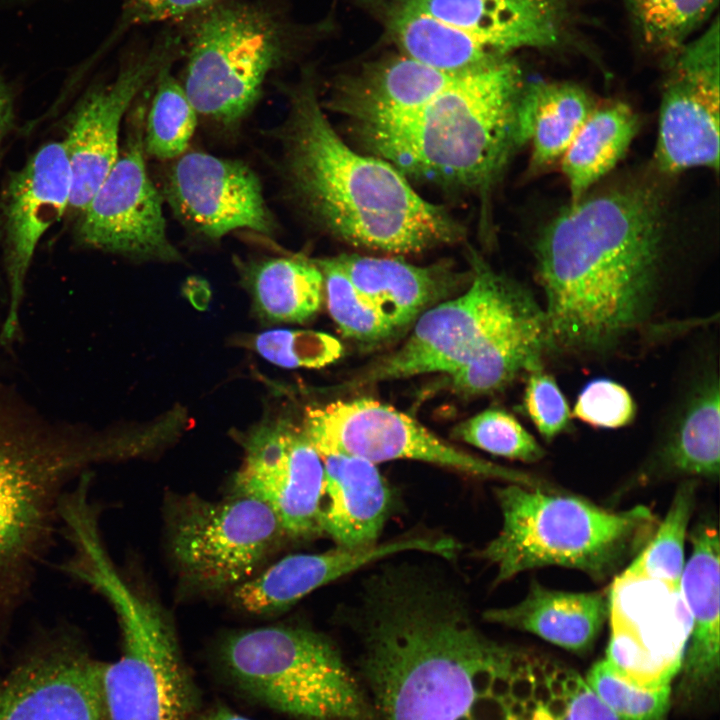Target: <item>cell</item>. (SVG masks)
<instances>
[{
	"mask_svg": "<svg viewBox=\"0 0 720 720\" xmlns=\"http://www.w3.org/2000/svg\"><path fill=\"white\" fill-rule=\"evenodd\" d=\"M523 705L525 711L531 713H535L541 707L533 698L524 701Z\"/></svg>",
	"mask_w": 720,
	"mask_h": 720,
	"instance_id": "f5cc1de1",
	"label": "cell"
},
{
	"mask_svg": "<svg viewBox=\"0 0 720 720\" xmlns=\"http://www.w3.org/2000/svg\"><path fill=\"white\" fill-rule=\"evenodd\" d=\"M531 698H533L541 707L545 708L548 702L552 699V694L547 681L534 684Z\"/></svg>",
	"mask_w": 720,
	"mask_h": 720,
	"instance_id": "7dc6e473",
	"label": "cell"
},
{
	"mask_svg": "<svg viewBox=\"0 0 720 720\" xmlns=\"http://www.w3.org/2000/svg\"><path fill=\"white\" fill-rule=\"evenodd\" d=\"M171 68L165 67L156 78L144 120L145 152L158 160H173L185 153L197 125L198 114Z\"/></svg>",
	"mask_w": 720,
	"mask_h": 720,
	"instance_id": "d6a6232c",
	"label": "cell"
},
{
	"mask_svg": "<svg viewBox=\"0 0 720 720\" xmlns=\"http://www.w3.org/2000/svg\"><path fill=\"white\" fill-rule=\"evenodd\" d=\"M719 21L689 40L668 62L662 87L655 162L676 174L719 168Z\"/></svg>",
	"mask_w": 720,
	"mask_h": 720,
	"instance_id": "e0dca14e",
	"label": "cell"
},
{
	"mask_svg": "<svg viewBox=\"0 0 720 720\" xmlns=\"http://www.w3.org/2000/svg\"><path fill=\"white\" fill-rule=\"evenodd\" d=\"M181 21L180 83L197 114L227 131L254 109L268 77L329 25L297 23L272 0H213Z\"/></svg>",
	"mask_w": 720,
	"mask_h": 720,
	"instance_id": "8992f818",
	"label": "cell"
},
{
	"mask_svg": "<svg viewBox=\"0 0 720 720\" xmlns=\"http://www.w3.org/2000/svg\"><path fill=\"white\" fill-rule=\"evenodd\" d=\"M67 574L106 599L120 625L121 656L101 668L107 720H193L196 690L160 606L124 579L101 540L78 548Z\"/></svg>",
	"mask_w": 720,
	"mask_h": 720,
	"instance_id": "9c48e42d",
	"label": "cell"
},
{
	"mask_svg": "<svg viewBox=\"0 0 720 720\" xmlns=\"http://www.w3.org/2000/svg\"><path fill=\"white\" fill-rule=\"evenodd\" d=\"M470 261L469 288L426 310L403 345L370 367L359 383L428 373L451 376L502 336L547 322L544 308L521 284L475 253Z\"/></svg>",
	"mask_w": 720,
	"mask_h": 720,
	"instance_id": "8fae6325",
	"label": "cell"
},
{
	"mask_svg": "<svg viewBox=\"0 0 720 720\" xmlns=\"http://www.w3.org/2000/svg\"><path fill=\"white\" fill-rule=\"evenodd\" d=\"M694 500V484H682L655 536L622 575L658 580L680 587L684 569V541Z\"/></svg>",
	"mask_w": 720,
	"mask_h": 720,
	"instance_id": "836d02e7",
	"label": "cell"
},
{
	"mask_svg": "<svg viewBox=\"0 0 720 720\" xmlns=\"http://www.w3.org/2000/svg\"><path fill=\"white\" fill-rule=\"evenodd\" d=\"M120 457L118 431L50 421L0 388V631L29 592L71 483Z\"/></svg>",
	"mask_w": 720,
	"mask_h": 720,
	"instance_id": "5b68a950",
	"label": "cell"
},
{
	"mask_svg": "<svg viewBox=\"0 0 720 720\" xmlns=\"http://www.w3.org/2000/svg\"><path fill=\"white\" fill-rule=\"evenodd\" d=\"M571 673L572 671L558 668L553 678L563 683L571 675Z\"/></svg>",
	"mask_w": 720,
	"mask_h": 720,
	"instance_id": "db71d44e",
	"label": "cell"
},
{
	"mask_svg": "<svg viewBox=\"0 0 720 720\" xmlns=\"http://www.w3.org/2000/svg\"><path fill=\"white\" fill-rule=\"evenodd\" d=\"M720 390L718 376L702 379L690 394L664 455L681 473L717 478L720 459Z\"/></svg>",
	"mask_w": 720,
	"mask_h": 720,
	"instance_id": "4dcf8cb0",
	"label": "cell"
},
{
	"mask_svg": "<svg viewBox=\"0 0 720 720\" xmlns=\"http://www.w3.org/2000/svg\"><path fill=\"white\" fill-rule=\"evenodd\" d=\"M524 86L520 66L506 57L462 72L411 114L355 134L369 154L407 179L483 196L521 147L518 111Z\"/></svg>",
	"mask_w": 720,
	"mask_h": 720,
	"instance_id": "277c9868",
	"label": "cell"
},
{
	"mask_svg": "<svg viewBox=\"0 0 720 720\" xmlns=\"http://www.w3.org/2000/svg\"><path fill=\"white\" fill-rule=\"evenodd\" d=\"M242 445L234 494L266 504L289 538L321 535L323 459L303 429L287 418H266L248 431Z\"/></svg>",
	"mask_w": 720,
	"mask_h": 720,
	"instance_id": "9a60e30c",
	"label": "cell"
},
{
	"mask_svg": "<svg viewBox=\"0 0 720 720\" xmlns=\"http://www.w3.org/2000/svg\"><path fill=\"white\" fill-rule=\"evenodd\" d=\"M457 439L490 454L532 463L544 457L542 446L509 412L488 408L457 424Z\"/></svg>",
	"mask_w": 720,
	"mask_h": 720,
	"instance_id": "d590c367",
	"label": "cell"
},
{
	"mask_svg": "<svg viewBox=\"0 0 720 720\" xmlns=\"http://www.w3.org/2000/svg\"><path fill=\"white\" fill-rule=\"evenodd\" d=\"M462 72L441 70L398 52L340 77L321 104L349 120L355 133L376 129L425 106Z\"/></svg>",
	"mask_w": 720,
	"mask_h": 720,
	"instance_id": "603a6c76",
	"label": "cell"
},
{
	"mask_svg": "<svg viewBox=\"0 0 720 720\" xmlns=\"http://www.w3.org/2000/svg\"><path fill=\"white\" fill-rule=\"evenodd\" d=\"M283 536L273 511L245 495L184 496L169 510L171 556L184 582L201 592L233 590L253 577Z\"/></svg>",
	"mask_w": 720,
	"mask_h": 720,
	"instance_id": "7c38bea8",
	"label": "cell"
},
{
	"mask_svg": "<svg viewBox=\"0 0 720 720\" xmlns=\"http://www.w3.org/2000/svg\"><path fill=\"white\" fill-rule=\"evenodd\" d=\"M171 161L160 192L188 232L208 241L238 230L276 232L260 179L246 163L202 151Z\"/></svg>",
	"mask_w": 720,
	"mask_h": 720,
	"instance_id": "ffe728a7",
	"label": "cell"
},
{
	"mask_svg": "<svg viewBox=\"0 0 720 720\" xmlns=\"http://www.w3.org/2000/svg\"><path fill=\"white\" fill-rule=\"evenodd\" d=\"M534 684L530 675L512 677L510 695L514 700L524 702L531 698Z\"/></svg>",
	"mask_w": 720,
	"mask_h": 720,
	"instance_id": "7bdbcfd3",
	"label": "cell"
},
{
	"mask_svg": "<svg viewBox=\"0 0 720 720\" xmlns=\"http://www.w3.org/2000/svg\"><path fill=\"white\" fill-rule=\"evenodd\" d=\"M256 315L265 323H304L319 311L323 275L312 260L278 257L237 263Z\"/></svg>",
	"mask_w": 720,
	"mask_h": 720,
	"instance_id": "f1b7e54d",
	"label": "cell"
},
{
	"mask_svg": "<svg viewBox=\"0 0 720 720\" xmlns=\"http://www.w3.org/2000/svg\"><path fill=\"white\" fill-rule=\"evenodd\" d=\"M596 105L588 92L574 83H525L518 130L521 146L530 144V174L542 173L560 162Z\"/></svg>",
	"mask_w": 720,
	"mask_h": 720,
	"instance_id": "4316f807",
	"label": "cell"
},
{
	"mask_svg": "<svg viewBox=\"0 0 720 720\" xmlns=\"http://www.w3.org/2000/svg\"><path fill=\"white\" fill-rule=\"evenodd\" d=\"M662 202L646 184L586 194L539 233L536 269L550 350L600 354L650 318L664 248Z\"/></svg>",
	"mask_w": 720,
	"mask_h": 720,
	"instance_id": "6da1fadb",
	"label": "cell"
},
{
	"mask_svg": "<svg viewBox=\"0 0 720 720\" xmlns=\"http://www.w3.org/2000/svg\"><path fill=\"white\" fill-rule=\"evenodd\" d=\"M182 53L179 33H166L132 56L116 77L88 90L76 105L62 141L70 163L69 209L80 214L116 162L121 122L136 97Z\"/></svg>",
	"mask_w": 720,
	"mask_h": 720,
	"instance_id": "ac0fdd59",
	"label": "cell"
},
{
	"mask_svg": "<svg viewBox=\"0 0 720 720\" xmlns=\"http://www.w3.org/2000/svg\"><path fill=\"white\" fill-rule=\"evenodd\" d=\"M571 697H552L545 706L546 712L554 720H562L568 712Z\"/></svg>",
	"mask_w": 720,
	"mask_h": 720,
	"instance_id": "bcb514c9",
	"label": "cell"
},
{
	"mask_svg": "<svg viewBox=\"0 0 720 720\" xmlns=\"http://www.w3.org/2000/svg\"><path fill=\"white\" fill-rule=\"evenodd\" d=\"M101 668L73 635L53 636L0 676V720H107Z\"/></svg>",
	"mask_w": 720,
	"mask_h": 720,
	"instance_id": "44dd1931",
	"label": "cell"
},
{
	"mask_svg": "<svg viewBox=\"0 0 720 720\" xmlns=\"http://www.w3.org/2000/svg\"><path fill=\"white\" fill-rule=\"evenodd\" d=\"M524 712H525V709H524L523 702L516 701V700H514V702L507 709V715L509 717L513 718L514 720H519L521 718V716L524 714Z\"/></svg>",
	"mask_w": 720,
	"mask_h": 720,
	"instance_id": "f907efd6",
	"label": "cell"
},
{
	"mask_svg": "<svg viewBox=\"0 0 720 720\" xmlns=\"http://www.w3.org/2000/svg\"><path fill=\"white\" fill-rule=\"evenodd\" d=\"M196 720H251L224 707L217 706L199 716Z\"/></svg>",
	"mask_w": 720,
	"mask_h": 720,
	"instance_id": "f6af8a7d",
	"label": "cell"
},
{
	"mask_svg": "<svg viewBox=\"0 0 720 720\" xmlns=\"http://www.w3.org/2000/svg\"><path fill=\"white\" fill-rule=\"evenodd\" d=\"M456 550L457 544L450 538L410 536L366 548L337 546L320 553L288 555L234 588L232 600L248 614H275L317 588L379 559L406 551L450 558Z\"/></svg>",
	"mask_w": 720,
	"mask_h": 720,
	"instance_id": "7402d4cb",
	"label": "cell"
},
{
	"mask_svg": "<svg viewBox=\"0 0 720 720\" xmlns=\"http://www.w3.org/2000/svg\"><path fill=\"white\" fill-rule=\"evenodd\" d=\"M286 90L287 115L275 132L280 175L290 200L314 226L351 245L393 254L463 237L460 223L422 198L392 164L345 143L311 76Z\"/></svg>",
	"mask_w": 720,
	"mask_h": 720,
	"instance_id": "3957f363",
	"label": "cell"
},
{
	"mask_svg": "<svg viewBox=\"0 0 720 720\" xmlns=\"http://www.w3.org/2000/svg\"><path fill=\"white\" fill-rule=\"evenodd\" d=\"M334 259L361 298L394 334L451 295L463 276L448 263L418 266L398 258L357 254H342Z\"/></svg>",
	"mask_w": 720,
	"mask_h": 720,
	"instance_id": "cb8c5ba5",
	"label": "cell"
},
{
	"mask_svg": "<svg viewBox=\"0 0 720 720\" xmlns=\"http://www.w3.org/2000/svg\"><path fill=\"white\" fill-rule=\"evenodd\" d=\"M221 662L247 695L303 720H375L336 647L305 627L268 626L229 635Z\"/></svg>",
	"mask_w": 720,
	"mask_h": 720,
	"instance_id": "30bf717a",
	"label": "cell"
},
{
	"mask_svg": "<svg viewBox=\"0 0 720 720\" xmlns=\"http://www.w3.org/2000/svg\"><path fill=\"white\" fill-rule=\"evenodd\" d=\"M573 415L591 426L615 429L634 420L636 404L624 386L599 378L588 382L580 391Z\"/></svg>",
	"mask_w": 720,
	"mask_h": 720,
	"instance_id": "f35d334b",
	"label": "cell"
},
{
	"mask_svg": "<svg viewBox=\"0 0 720 720\" xmlns=\"http://www.w3.org/2000/svg\"><path fill=\"white\" fill-rule=\"evenodd\" d=\"M719 0H624L640 46L665 64L712 16Z\"/></svg>",
	"mask_w": 720,
	"mask_h": 720,
	"instance_id": "1f68e13d",
	"label": "cell"
},
{
	"mask_svg": "<svg viewBox=\"0 0 720 720\" xmlns=\"http://www.w3.org/2000/svg\"><path fill=\"white\" fill-rule=\"evenodd\" d=\"M250 346L267 361L284 368H322L343 354L337 338L303 329L264 331L253 336Z\"/></svg>",
	"mask_w": 720,
	"mask_h": 720,
	"instance_id": "8d00e7d4",
	"label": "cell"
},
{
	"mask_svg": "<svg viewBox=\"0 0 720 720\" xmlns=\"http://www.w3.org/2000/svg\"><path fill=\"white\" fill-rule=\"evenodd\" d=\"M14 119V98L7 83L0 76V147L12 129Z\"/></svg>",
	"mask_w": 720,
	"mask_h": 720,
	"instance_id": "b9f144b4",
	"label": "cell"
},
{
	"mask_svg": "<svg viewBox=\"0 0 720 720\" xmlns=\"http://www.w3.org/2000/svg\"><path fill=\"white\" fill-rule=\"evenodd\" d=\"M512 677L506 672L495 673L488 691V696L500 700L510 694V683Z\"/></svg>",
	"mask_w": 720,
	"mask_h": 720,
	"instance_id": "ee69618b",
	"label": "cell"
},
{
	"mask_svg": "<svg viewBox=\"0 0 720 720\" xmlns=\"http://www.w3.org/2000/svg\"><path fill=\"white\" fill-rule=\"evenodd\" d=\"M322 459L321 533L347 549L377 544L391 509L392 495L376 464L342 454Z\"/></svg>",
	"mask_w": 720,
	"mask_h": 720,
	"instance_id": "d4e9b609",
	"label": "cell"
},
{
	"mask_svg": "<svg viewBox=\"0 0 720 720\" xmlns=\"http://www.w3.org/2000/svg\"><path fill=\"white\" fill-rule=\"evenodd\" d=\"M582 683L583 680L581 677L576 672L572 671L571 675L563 682L565 696L571 698L574 697L579 692Z\"/></svg>",
	"mask_w": 720,
	"mask_h": 720,
	"instance_id": "c3c4849f",
	"label": "cell"
},
{
	"mask_svg": "<svg viewBox=\"0 0 720 720\" xmlns=\"http://www.w3.org/2000/svg\"><path fill=\"white\" fill-rule=\"evenodd\" d=\"M574 8V0H381L376 21L398 52L459 72L521 49L568 47Z\"/></svg>",
	"mask_w": 720,
	"mask_h": 720,
	"instance_id": "ba28073f",
	"label": "cell"
},
{
	"mask_svg": "<svg viewBox=\"0 0 720 720\" xmlns=\"http://www.w3.org/2000/svg\"><path fill=\"white\" fill-rule=\"evenodd\" d=\"M548 687L552 694V697H564L565 689L564 684L554 678L547 680Z\"/></svg>",
	"mask_w": 720,
	"mask_h": 720,
	"instance_id": "681fc988",
	"label": "cell"
},
{
	"mask_svg": "<svg viewBox=\"0 0 720 720\" xmlns=\"http://www.w3.org/2000/svg\"><path fill=\"white\" fill-rule=\"evenodd\" d=\"M526 414L543 438L550 441L568 430L571 411L555 379L542 368L529 372L524 390Z\"/></svg>",
	"mask_w": 720,
	"mask_h": 720,
	"instance_id": "ab89813d",
	"label": "cell"
},
{
	"mask_svg": "<svg viewBox=\"0 0 720 720\" xmlns=\"http://www.w3.org/2000/svg\"><path fill=\"white\" fill-rule=\"evenodd\" d=\"M533 720H554L545 710V708L540 707L535 713Z\"/></svg>",
	"mask_w": 720,
	"mask_h": 720,
	"instance_id": "11a10c76",
	"label": "cell"
},
{
	"mask_svg": "<svg viewBox=\"0 0 720 720\" xmlns=\"http://www.w3.org/2000/svg\"><path fill=\"white\" fill-rule=\"evenodd\" d=\"M355 624L360 670L385 720L468 718L515 651L488 639L452 588L399 569L371 577Z\"/></svg>",
	"mask_w": 720,
	"mask_h": 720,
	"instance_id": "7a4b0ae2",
	"label": "cell"
},
{
	"mask_svg": "<svg viewBox=\"0 0 720 720\" xmlns=\"http://www.w3.org/2000/svg\"><path fill=\"white\" fill-rule=\"evenodd\" d=\"M145 110L135 109L118 158L79 214L78 240L85 246L139 261L178 262L163 212V197L146 167Z\"/></svg>",
	"mask_w": 720,
	"mask_h": 720,
	"instance_id": "5bb4252c",
	"label": "cell"
},
{
	"mask_svg": "<svg viewBox=\"0 0 720 720\" xmlns=\"http://www.w3.org/2000/svg\"><path fill=\"white\" fill-rule=\"evenodd\" d=\"M692 553L684 566L680 589L692 618L686 673L700 680L719 665V536L700 524L690 535Z\"/></svg>",
	"mask_w": 720,
	"mask_h": 720,
	"instance_id": "83f0119b",
	"label": "cell"
},
{
	"mask_svg": "<svg viewBox=\"0 0 720 720\" xmlns=\"http://www.w3.org/2000/svg\"><path fill=\"white\" fill-rule=\"evenodd\" d=\"M608 616V594L552 590L538 582L517 604L483 613L486 621L531 632L575 652L592 645Z\"/></svg>",
	"mask_w": 720,
	"mask_h": 720,
	"instance_id": "484cf974",
	"label": "cell"
},
{
	"mask_svg": "<svg viewBox=\"0 0 720 720\" xmlns=\"http://www.w3.org/2000/svg\"><path fill=\"white\" fill-rule=\"evenodd\" d=\"M542 668L546 679L549 680L554 677L555 672L559 667L551 660H544Z\"/></svg>",
	"mask_w": 720,
	"mask_h": 720,
	"instance_id": "816d5d0a",
	"label": "cell"
},
{
	"mask_svg": "<svg viewBox=\"0 0 720 720\" xmlns=\"http://www.w3.org/2000/svg\"><path fill=\"white\" fill-rule=\"evenodd\" d=\"M314 262L323 275L328 311L345 337L371 345L395 335L378 313L361 298L334 257Z\"/></svg>",
	"mask_w": 720,
	"mask_h": 720,
	"instance_id": "e575fe53",
	"label": "cell"
},
{
	"mask_svg": "<svg viewBox=\"0 0 720 720\" xmlns=\"http://www.w3.org/2000/svg\"><path fill=\"white\" fill-rule=\"evenodd\" d=\"M302 429L321 457L342 454L374 464L411 459L471 476L545 487L529 474L458 449L409 415L374 399L336 401L308 408Z\"/></svg>",
	"mask_w": 720,
	"mask_h": 720,
	"instance_id": "4fadbf2b",
	"label": "cell"
},
{
	"mask_svg": "<svg viewBox=\"0 0 720 720\" xmlns=\"http://www.w3.org/2000/svg\"><path fill=\"white\" fill-rule=\"evenodd\" d=\"M639 129L633 109L621 101L596 105L560 160L570 203L583 198L624 156Z\"/></svg>",
	"mask_w": 720,
	"mask_h": 720,
	"instance_id": "f546056e",
	"label": "cell"
},
{
	"mask_svg": "<svg viewBox=\"0 0 720 720\" xmlns=\"http://www.w3.org/2000/svg\"><path fill=\"white\" fill-rule=\"evenodd\" d=\"M71 188L69 159L63 142L58 141L39 148L5 182L0 231L8 303L0 344H10L18 334L26 278L37 245L69 209Z\"/></svg>",
	"mask_w": 720,
	"mask_h": 720,
	"instance_id": "d6986e66",
	"label": "cell"
},
{
	"mask_svg": "<svg viewBox=\"0 0 720 720\" xmlns=\"http://www.w3.org/2000/svg\"><path fill=\"white\" fill-rule=\"evenodd\" d=\"M608 598L612 627L608 663L640 686L669 687L692 630L680 587L620 574Z\"/></svg>",
	"mask_w": 720,
	"mask_h": 720,
	"instance_id": "2e32d148",
	"label": "cell"
},
{
	"mask_svg": "<svg viewBox=\"0 0 720 720\" xmlns=\"http://www.w3.org/2000/svg\"><path fill=\"white\" fill-rule=\"evenodd\" d=\"M213 0H124L121 17L103 48L135 25L182 20Z\"/></svg>",
	"mask_w": 720,
	"mask_h": 720,
	"instance_id": "60d3db41",
	"label": "cell"
},
{
	"mask_svg": "<svg viewBox=\"0 0 720 720\" xmlns=\"http://www.w3.org/2000/svg\"><path fill=\"white\" fill-rule=\"evenodd\" d=\"M590 689L622 720H659L668 704L670 688H646L619 674L607 660L588 675Z\"/></svg>",
	"mask_w": 720,
	"mask_h": 720,
	"instance_id": "74e56055",
	"label": "cell"
},
{
	"mask_svg": "<svg viewBox=\"0 0 720 720\" xmlns=\"http://www.w3.org/2000/svg\"><path fill=\"white\" fill-rule=\"evenodd\" d=\"M496 499L502 527L479 553L497 568L494 584L546 566L577 569L603 580L657 526L645 506L613 512L578 496L514 483L496 489Z\"/></svg>",
	"mask_w": 720,
	"mask_h": 720,
	"instance_id": "52a82bcc",
	"label": "cell"
}]
</instances>
